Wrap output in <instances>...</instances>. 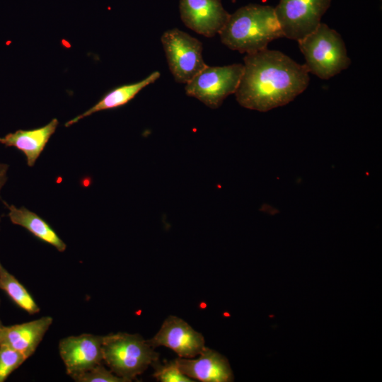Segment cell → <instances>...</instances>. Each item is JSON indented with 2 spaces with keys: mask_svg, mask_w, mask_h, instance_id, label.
<instances>
[{
  "mask_svg": "<svg viewBox=\"0 0 382 382\" xmlns=\"http://www.w3.org/2000/svg\"><path fill=\"white\" fill-rule=\"evenodd\" d=\"M235 92L243 108L267 112L290 103L309 84V72L285 54L267 48L246 54Z\"/></svg>",
  "mask_w": 382,
  "mask_h": 382,
  "instance_id": "obj_1",
  "label": "cell"
},
{
  "mask_svg": "<svg viewBox=\"0 0 382 382\" xmlns=\"http://www.w3.org/2000/svg\"><path fill=\"white\" fill-rule=\"evenodd\" d=\"M219 35L228 48L246 54L265 50L272 40L284 37L274 8L260 4L238 8Z\"/></svg>",
  "mask_w": 382,
  "mask_h": 382,
  "instance_id": "obj_2",
  "label": "cell"
},
{
  "mask_svg": "<svg viewBox=\"0 0 382 382\" xmlns=\"http://www.w3.org/2000/svg\"><path fill=\"white\" fill-rule=\"evenodd\" d=\"M298 42L308 72L321 79H330L351 64L342 37L325 23Z\"/></svg>",
  "mask_w": 382,
  "mask_h": 382,
  "instance_id": "obj_3",
  "label": "cell"
},
{
  "mask_svg": "<svg viewBox=\"0 0 382 382\" xmlns=\"http://www.w3.org/2000/svg\"><path fill=\"white\" fill-rule=\"evenodd\" d=\"M102 347L103 361L127 382L135 379L158 359L154 348L139 334L117 332L105 335Z\"/></svg>",
  "mask_w": 382,
  "mask_h": 382,
  "instance_id": "obj_4",
  "label": "cell"
},
{
  "mask_svg": "<svg viewBox=\"0 0 382 382\" xmlns=\"http://www.w3.org/2000/svg\"><path fill=\"white\" fill-rule=\"evenodd\" d=\"M243 71V64L222 66L207 65L185 83V93L212 109L220 107L224 99L236 91Z\"/></svg>",
  "mask_w": 382,
  "mask_h": 382,
  "instance_id": "obj_5",
  "label": "cell"
},
{
  "mask_svg": "<svg viewBox=\"0 0 382 382\" xmlns=\"http://www.w3.org/2000/svg\"><path fill=\"white\" fill-rule=\"evenodd\" d=\"M161 41L169 69L178 83H187L207 64L202 42L178 28L165 31Z\"/></svg>",
  "mask_w": 382,
  "mask_h": 382,
  "instance_id": "obj_6",
  "label": "cell"
},
{
  "mask_svg": "<svg viewBox=\"0 0 382 382\" xmlns=\"http://www.w3.org/2000/svg\"><path fill=\"white\" fill-rule=\"evenodd\" d=\"M331 0H280L274 8L283 36L297 42L313 32Z\"/></svg>",
  "mask_w": 382,
  "mask_h": 382,
  "instance_id": "obj_7",
  "label": "cell"
},
{
  "mask_svg": "<svg viewBox=\"0 0 382 382\" xmlns=\"http://www.w3.org/2000/svg\"><path fill=\"white\" fill-rule=\"evenodd\" d=\"M103 336L82 334L69 336L59 342V352L71 377L103 362Z\"/></svg>",
  "mask_w": 382,
  "mask_h": 382,
  "instance_id": "obj_8",
  "label": "cell"
},
{
  "mask_svg": "<svg viewBox=\"0 0 382 382\" xmlns=\"http://www.w3.org/2000/svg\"><path fill=\"white\" fill-rule=\"evenodd\" d=\"M153 348L164 346L171 349L180 358H193L204 348L203 335L183 319L170 316L151 339L146 340Z\"/></svg>",
  "mask_w": 382,
  "mask_h": 382,
  "instance_id": "obj_9",
  "label": "cell"
},
{
  "mask_svg": "<svg viewBox=\"0 0 382 382\" xmlns=\"http://www.w3.org/2000/svg\"><path fill=\"white\" fill-rule=\"evenodd\" d=\"M180 12L187 28L207 37L219 34L230 16L220 0H180Z\"/></svg>",
  "mask_w": 382,
  "mask_h": 382,
  "instance_id": "obj_10",
  "label": "cell"
},
{
  "mask_svg": "<svg viewBox=\"0 0 382 382\" xmlns=\"http://www.w3.org/2000/svg\"><path fill=\"white\" fill-rule=\"evenodd\" d=\"M197 359L178 358L180 371L192 379L203 382H230L233 374L227 359L209 347H204Z\"/></svg>",
  "mask_w": 382,
  "mask_h": 382,
  "instance_id": "obj_11",
  "label": "cell"
},
{
  "mask_svg": "<svg viewBox=\"0 0 382 382\" xmlns=\"http://www.w3.org/2000/svg\"><path fill=\"white\" fill-rule=\"evenodd\" d=\"M52 322V317L44 316L27 323L4 326L1 329L0 345L18 351L28 359L35 352Z\"/></svg>",
  "mask_w": 382,
  "mask_h": 382,
  "instance_id": "obj_12",
  "label": "cell"
},
{
  "mask_svg": "<svg viewBox=\"0 0 382 382\" xmlns=\"http://www.w3.org/2000/svg\"><path fill=\"white\" fill-rule=\"evenodd\" d=\"M59 122L52 119L47 125L33 129H18L0 137V144L13 146L23 153L28 166L32 167L44 150L50 137L55 132Z\"/></svg>",
  "mask_w": 382,
  "mask_h": 382,
  "instance_id": "obj_13",
  "label": "cell"
},
{
  "mask_svg": "<svg viewBox=\"0 0 382 382\" xmlns=\"http://www.w3.org/2000/svg\"><path fill=\"white\" fill-rule=\"evenodd\" d=\"M161 74L156 71L136 83L116 87L107 93L97 103L65 123L66 127L97 112L114 109L125 105L132 100L142 89L159 79Z\"/></svg>",
  "mask_w": 382,
  "mask_h": 382,
  "instance_id": "obj_14",
  "label": "cell"
},
{
  "mask_svg": "<svg viewBox=\"0 0 382 382\" xmlns=\"http://www.w3.org/2000/svg\"><path fill=\"white\" fill-rule=\"evenodd\" d=\"M4 204L8 210V218L13 224L25 228L35 237L52 245L59 252L66 250V243L39 215L24 207H17L13 204L6 202Z\"/></svg>",
  "mask_w": 382,
  "mask_h": 382,
  "instance_id": "obj_15",
  "label": "cell"
},
{
  "mask_svg": "<svg viewBox=\"0 0 382 382\" xmlns=\"http://www.w3.org/2000/svg\"><path fill=\"white\" fill-rule=\"evenodd\" d=\"M0 289L19 307L29 314H35L40 311L36 303L28 290L11 274L0 262Z\"/></svg>",
  "mask_w": 382,
  "mask_h": 382,
  "instance_id": "obj_16",
  "label": "cell"
},
{
  "mask_svg": "<svg viewBox=\"0 0 382 382\" xmlns=\"http://www.w3.org/2000/svg\"><path fill=\"white\" fill-rule=\"evenodd\" d=\"M27 359L18 351L0 345V382H4Z\"/></svg>",
  "mask_w": 382,
  "mask_h": 382,
  "instance_id": "obj_17",
  "label": "cell"
},
{
  "mask_svg": "<svg viewBox=\"0 0 382 382\" xmlns=\"http://www.w3.org/2000/svg\"><path fill=\"white\" fill-rule=\"evenodd\" d=\"M154 376L161 382H192L190 377L185 375L179 369L176 360L161 364L158 360L153 362Z\"/></svg>",
  "mask_w": 382,
  "mask_h": 382,
  "instance_id": "obj_18",
  "label": "cell"
},
{
  "mask_svg": "<svg viewBox=\"0 0 382 382\" xmlns=\"http://www.w3.org/2000/svg\"><path fill=\"white\" fill-rule=\"evenodd\" d=\"M71 378L76 382H127L111 370L107 369L103 363Z\"/></svg>",
  "mask_w": 382,
  "mask_h": 382,
  "instance_id": "obj_19",
  "label": "cell"
},
{
  "mask_svg": "<svg viewBox=\"0 0 382 382\" xmlns=\"http://www.w3.org/2000/svg\"><path fill=\"white\" fill-rule=\"evenodd\" d=\"M8 167L7 163L0 162V192L7 180Z\"/></svg>",
  "mask_w": 382,
  "mask_h": 382,
  "instance_id": "obj_20",
  "label": "cell"
},
{
  "mask_svg": "<svg viewBox=\"0 0 382 382\" xmlns=\"http://www.w3.org/2000/svg\"><path fill=\"white\" fill-rule=\"evenodd\" d=\"M4 325H3L1 319H0V329H1Z\"/></svg>",
  "mask_w": 382,
  "mask_h": 382,
  "instance_id": "obj_21",
  "label": "cell"
},
{
  "mask_svg": "<svg viewBox=\"0 0 382 382\" xmlns=\"http://www.w3.org/2000/svg\"><path fill=\"white\" fill-rule=\"evenodd\" d=\"M0 334H1V329H0Z\"/></svg>",
  "mask_w": 382,
  "mask_h": 382,
  "instance_id": "obj_22",
  "label": "cell"
}]
</instances>
